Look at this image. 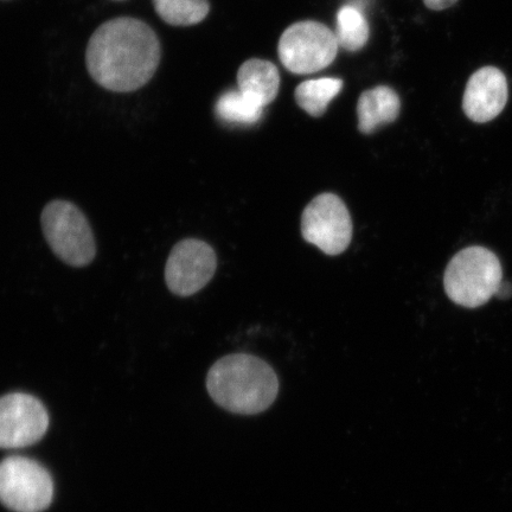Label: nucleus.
Returning <instances> with one entry per match:
<instances>
[{"label":"nucleus","mask_w":512,"mask_h":512,"mask_svg":"<svg viewBox=\"0 0 512 512\" xmlns=\"http://www.w3.org/2000/svg\"><path fill=\"white\" fill-rule=\"evenodd\" d=\"M87 67L108 91L128 93L146 85L160 62L158 37L149 25L134 18L102 24L88 43Z\"/></svg>","instance_id":"1"},{"label":"nucleus","mask_w":512,"mask_h":512,"mask_svg":"<svg viewBox=\"0 0 512 512\" xmlns=\"http://www.w3.org/2000/svg\"><path fill=\"white\" fill-rule=\"evenodd\" d=\"M207 389L217 405L240 415L265 412L279 392V381L270 364L247 354L221 358L210 368Z\"/></svg>","instance_id":"2"},{"label":"nucleus","mask_w":512,"mask_h":512,"mask_svg":"<svg viewBox=\"0 0 512 512\" xmlns=\"http://www.w3.org/2000/svg\"><path fill=\"white\" fill-rule=\"evenodd\" d=\"M444 284L452 302L470 309L482 306L502 284L501 262L489 249H463L448 264Z\"/></svg>","instance_id":"3"},{"label":"nucleus","mask_w":512,"mask_h":512,"mask_svg":"<svg viewBox=\"0 0 512 512\" xmlns=\"http://www.w3.org/2000/svg\"><path fill=\"white\" fill-rule=\"evenodd\" d=\"M43 234L48 245L64 264L85 267L94 260L96 246L87 217L67 201H53L41 216Z\"/></svg>","instance_id":"4"},{"label":"nucleus","mask_w":512,"mask_h":512,"mask_svg":"<svg viewBox=\"0 0 512 512\" xmlns=\"http://www.w3.org/2000/svg\"><path fill=\"white\" fill-rule=\"evenodd\" d=\"M54 498L49 471L36 460L8 457L0 462V503L15 512H42Z\"/></svg>","instance_id":"5"},{"label":"nucleus","mask_w":512,"mask_h":512,"mask_svg":"<svg viewBox=\"0 0 512 512\" xmlns=\"http://www.w3.org/2000/svg\"><path fill=\"white\" fill-rule=\"evenodd\" d=\"M338 48L335 32L322 23L304 21L284 31L278 54L288 72L309 75L329 67L336 59Z\"/></svg>","instance_id":"6"},{"label":"nucleus","mask_w":512,"mask_h":512,"mask_svg":"<svg viewBox=\"0 0 512 512\" xmlns=\"http://www.w3.org/2000/svg\"><path fill=\"white\" fill-rule=\"evenodd\" d=\"M302 234L326 255L342 254L351 242L352 222L341 198L329 192L313 198L303 213Z\"/></svg>","instance_id":"7"},{"label":"nucleus","mask_w":512,"mask_h":512,"mask_svg":"<svg viewBox=\"0 0 512 512\" xmlns=\"http://www.w3.org/2000/svg\"><path fill=\"white\" fill-rule=\"evenodd\" d=\"M48 427L47 409L35 396L11 393L0 398V448L34 445L46 435Z\"/></svg>","instance_id":"8"},{"label":"nucleus","mask_w":512,"mask_h":512,"mask_svg":"<svg viewBox=\"0 0 512 512\" xmlns=\"http://www.w3.org/2000/svg\"><path fill=\"white\" fill-rule=\"evenodd\" d=\"M216 268L213 247L197 239L183 240L172 249L166 262V285L176 296L190 297L213 279Z\"/></svg>","instance_id":"9"},{"label":"nucleus","mask_w":512,"mask_h":512,"mask_svg":"<svg viewBox=\"0 0 512 512\" xmlns=\"http://www.w3.org/2000/svg\"><path fill=\"white\" fill-rule=\"evenodd\" d=\"M508 101V82L505 75L495 67L477 70L467 82L463 99L466 117L475 123L484 124L494 120Z\"/></svg>","instance_id":"10"},{"label":"nucleus","mask_w":512,"mask_h":512,"mask_svg":"<svg viewBox=\"0 0 512 512\" xmlns=\"http://www.w3.org/2000/svg\"><path fill=\"white\" fill-rule=\"evenodd\" d=\"M401 101L392 88L379 86L361 94L357 104L358 130L370 134L393 123L400 114Z\"/></svg>","instance_id":"11"},{"label":"nucleus","mask_w":512,"mask_h":512,"mask_svg":"<svg viewBox=\"0 0 512 512\" xmlns=\"http://www.w3.org/2000/svg\"><path fill=\"white\" fill-rule=\"evenodd\" d=\"M239 91L261 107L277 98L280 75L273 63L252 59L242 64L238 72Z\"/></svg>","instance_id":"12"},{"label":"nucleus","mask_w":512,"mask_h":512,"mask_svg":"<svg viewBox=\"0 0 512 512\" xmlns=\"http://www.w3.org/2000/svg\"><path fill=\"white\" fill-rule=\"evenodd\" d=\"M343 81L339 79L324 78L307 80L296 89L297 104L310 114L311 117H322L330 102L341 93Z\"/></svg>","instance_id":"13"},{"label":"nucleus","mask_w":512,"mask_h":512,"mask_svg":"<svg viewBox=\"0 0 512 512\" xmlns=\"http://www.w3.org/2000/svg\"><path fill=\"white\" fill-rule=\"evenodd\" d=\"M215 113L223 124L251 126L259 123L264 114V107L255 104L238 89L220 96L216 102Z\"/></svg>","instance_id":"14"},{"label":"nucleus","mask_w":512,"mask_h":512,"mask_svg":"<svg viewBox=\"0 0 512 512\" xmlns=\"http://www.w3.org/2000/svg\"><path fill=\"white\" fill-rule=\"evenodd\" d=\"M369 24L362 12L354 6H343L337 14L336 38L338 46L347 51H358L369 40Z\"/></svg>","instance_id":"15"},{"label":"nucleus","mask_w":512,"mask_h":512,"mask_svg":"<svg viewBox=\"0 0 512 512\" xmlns=\"http://www.w3.org/2000/svg\"><path fill=\"white\" fill-rule=\"evenodd\" d=\"M160 18L175 27L201 23L209 14L207 0H152Z\"/></svg>","instance_id":"16"},{"label":"nucleus","mask_w":512,"mask_h":512,"mask_svg":"<svg viewBox=\"0 0 512 512\" xmlns=\"http://www.w3.org/2000/svg\"><path fill=\"white\" fill-rule=\"evenodd\" d=\"M457 2L458 0H424L427 8L434 11L446 10Z\"/></svg>","instance_id":"17"},{"label":"nucleus","mask_w":512,"mask_h":512,"mask_svg":"<svg viewBox=\"0 0 512 512\" xmlns=\"http://www.w3.org/2000/svg\"><path fill=\"white\" fill-rule=\"evenodd\" d=\"M512 294V287L509 283H503L499 285L498 290L496 292V296L501 299H507Z\"/></svg>","instance_id":"18"}]
</instances>
